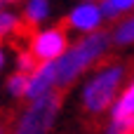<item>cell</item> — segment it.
Segmentation results:
<instances>
[{
  "label": "cell",
  "instance_id": "obj_5",
  "mask_svg": "<svg viewBox=\"0 0 134 134\" xmlns=\"http://www.w3.org/2000/svg\"><path fill=\"white\" fill-rule=\"evenodd\" d=\"M57 87V66L54 61H45L35 68V73L28 75V87H26V99L28 101H38L47 94H52V90Z\"/></svg>",
  "mask_w": 134,
  "mask_h": 134
},
{
  "label": "cell",
  "instance_id": "obj_18",
  "mask_svg": "<svg viewBox=\"0 0 134 134\" xmlns=\"http://www.w3.org/2000/svg\"><path fill=\"white\" fill-rule=\"evenodd\" d=\"M0 134H2V130H0Z\"/></svg>",
  "mask_w": 134,
  "mask_h": 134
},
{
  "label": "cell",
  "instance_id": "obj_3",
  "mask_svg": "<svg viewBox=\"0 0 134 134\" xmlns=\"http://www.w3.org/2000/svg\"><path fill=\"white\" fill-rule=\"evenodd\" d=\"M59 104H61L59 92H52L38 101H31L28 111L21 115L14 134H47L59 113Z\"/></svg>",
  "mask_w": 134,
  "mask_h": 134
},
{
  "label": "cell",
  "instance_id": "obj_8",
  "mask_svg": "<svg viewBox=\"0 0 134 134\" xmlns=\"http://www.w3.org/2000/svg\"><path fill=\"white\" fill-rule=\"evenodd\" d=\"M49 14V2L47 0H28L26 2V24L35 26Z\"/></svg>",
  "mask_w": 134,
  "mask_h": 134
},
{
  "label": "cell",
  "instance_id": "obj_12",
  "mask_svg": "<svg viewBox=\"0 0 134 134\" xmlns=\"http://www.w3.org/2000/svg\"><path fill=\"white\" fill-rule=\"evenodd\" d=\"M19 28V21L12 12H0V38L7 35V33H14Z\"/></svg>",
  "mask_w": 134,
  "mask_h": 134
},
{
  "label": "cell",
  "instance_id": "obj_6",
  "mask_svg": "<svg viewBox=\"0 0 134 134\" xmlns=\"http://www.w3.org/2000/svg\"><path fill=\"white\" fill-rule=\"evenodd\" d=\"M101 24V9L94 2H82L68 14V26L82 33H94Z\"/></svg>",
  "mask_w": 134,
  "mask_h": 134
},
{
  "label": "cell",
  "instance_id": "obj_15",
  "mask_svg": "<svg viewBox=\"0 0 134 134\" xmlns=\"http://www.w3.org/2000/svg\"><path fill=\"white\" fill-rule=\"evenodd\" d=\"M5 66V54H2V49H0V68Z\"/></svg>",
  "mask_w": 134,
  "mask_h": 134
},
{
  "label": "cell",
  "instance_id": "obj_11",
  "mask_svg": "<svg viewBox=\"0 0 134 134\" xmlns=\"http://www.w3.org/2000/svg\"><path fill=\"white\" fill-rule=\"evenodd\" d=\"M35 57L31 54V52H19V57H16V66H19V73H26V75H31V73H35Z\"/></svg>",
  "mask_w": 134,
  "mask_h": 134
},
{
  "label": "cell",
  "instance_id": "obj_10",
  "mask_svg": "<svg viewBox=\"0 0 134 134\" xmlns=\"http://www.w3.org/2000/svg\"><path fill=\"white\" fill-rule=\"evenodd\" d=\"M115 42L120 45H127V42H134V16L122 21L118 28H115Z\"/></svg>",
  "mask_w": 134,
  "mask_h": 134
},
{
  "label": "cell",
  "instance_id": "obj_13",
  "mask_svg": "<svg viewBox=\"0 0 134 134\" xmlns=\"http://www.w3.org/2000/svg\"><path fill=\"white\" fill-rule=\"evenodd\" d=\"M111 5L118 9V14H122V12H130V9H134V0H111Z\"/></svg>",
  "mask_w": 134,
  "mask_h": 134
},
{
  "label": "cell",
  "instance_id": "obj_2",
  "mask_svg": "<svg viewBox=\"0 0 134 134\" xmlns=\"http://www.w3.org/2000/svg\"><path fill=\"white\" fill-rule=\"evenodd\" d=\"M122 75H125L122 66H118V64L104 66L82 90L85 108L90 113H101L111 104H115V94H118V87L122 82Z\"/></svg>",
  "mask_w": 134,
  "mask_h": 134
},
{
  "label": "cell",
  "instance_id": "obj_9",
  "mask_svg": "<svg viewBox=\"0 0 134 134\" xmlns=\"http://www.w3.org/2000/svg\"><path fill=\"white\" fill-rule=\"evenodd\" d=\"M26 87H28V75L26 73H14L7 80V90L12 97H26Z\"/></svg>",
  "mask_w": 134,
  "mask_h": 134
},
{
  "label": "cell",
  "instance_id": "obj_14",
  "mask_svg": "<svg viewBox=\"0 0 134 134\" xmlns=\"http://www.w3.org/2000/svg\"><path fill=\"white\" fill-rule=\"evenodd\" d=\"M99 9H101V14H104V16H108V19H115V16H118V9L111 5V0H104Z\"/></svg>",
  "mask_w": 134,
  "mask_h": 134
},
{
  "label": "cell",
  "instance_id": "obj_7",
  "mask_svg": "<svg viewBox=\"0 0 134 134\" xmlns=\"http://www.w3.org/2000/svg\"><path fill=\"white\" fill-rule=\"evenodd\" d=\"M111 120H120V122L130 125V127L134 130V82L122 92V97L115 99Z\"/></svg>",
  "mask_w": 134,
  "mask_h": 134
},
{
  "label": "cell",
  "instance_id": "obj_17",
  "mask_svg": "<svg viewBox=\"0 0 134 134\" xmlns=\"http://www.w3.org/2000/svg\"><path fill=\"white\" fill-rule=\"evenodd\" d=\"M0 5H2V0H0Z\"/></svg>",
  "mask_w": 134,
  "mask_h": 134
},
{
  "label": "cell",
  "instance_id": "obj_1",
  "mask_svg": "<svg viewBox=\"0 0 134 134\" xmlns=\"http://www.w3.org/2000/svg\"><path fill=\"white\" fill-rule=\"evenodd\" d=\"M108 49V35L106 33H90L82 40H78L73 47H68L57 61V87L71 85L82 71H87L92 64H97Z\"/></svg>",
  "mask_w": 134,
  "mask_h": 134
},
{
  "label": "cell",
  "instance_id": "obj_4",
  "mask_svg": "<svg viewBox=\"0 0 134 134\" xmlns=\"http://www.w3.org/2000/svg\"><path fill=\"white\" fill-rule=\"evenodd\" d=\"M66 49H68V40H66L64 28H59V26L38 31V33L31 38V54H33L40 64H45V61H57Z\"/></svg>",
  "mask_w": 134,
  "mask_h": 134
},
{
  "label": "cell",
  "instance_id": "obj_16",
  "mask_svg": "<svg viewBox=\"0 0 134 134\" xmlns=\"http://www.w3.org/2000/svg\"><path fill=\"white\" fill-rule=\"evenodd\" d=\"M87 2H92V0H87Z\"/></svg>",
  "mask_w": 134,
  "mask_h": 134
}]
</instances>
